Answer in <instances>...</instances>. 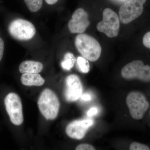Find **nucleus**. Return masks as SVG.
Listing matches in <instances>:
<instances>
[{
	"mask_svg": "<svg viewBox=\"0 0 150 150\" xmlns=\"http://www.w3.org/2000/svg\"><path fill=\"white\" fill-rule=\"evenodd\" d=\"M75 43L79 52L89 61L96 62L101 55L102 49L100 44L90 35L80 33L76 37Z\"/></svg>",
	"mask_w": 150,
	"mask_h": 150,
	"instance_id": "obj_1",
	"label": "nucleus"
},
{
	"mask_svg": "<svg viewBox=\"0 0 150 150\" xmlns=\"http://www.w3.org/2000/svg\"><path fill=\"white\" fill-rule=\"evenodd\" d=\"M38 105L41 114L47 120H54L57 117L60 108V102L56 93L51 90L46 88L42 92L38 98Z\"/></svg>",
	"mask_w": 150,
	"mask_h": 150,
	"instance_id": "obj_2",
	"label": "nucleus"
},
{
	"mask_svg": "<svg viewBox=\"0 0 150 150\" xmlns=\"http://www.w3.org/2000/svg\"><path fill=\"white\" fill-rule=\"evenodd\" d=\"M126 103L131 117L137 120L143 118L150 106L145 95L138 91H132L128 94Z\"/></svg>",
	"mask_w": 150,
	"mask_h": 150,
	"instance_id": "obj_3",
	"label": "nucleus"
},
{
	"mask_svg": "<svg viewBox=\"0 0 150 150\" xmlns=\"http://www.w3.org/2000/svg\"><path fill=\"white\" fill-rule=\"evenodd\" d=\"M122 77L128 80L137 79L144 82H150V66L145 65L143 61L136 60L125 65L122 69Z\"/></svg>",
	"mask_w": 150,
	"mask_h": 150,
	"instance_id": "obj_4",
	"label": "nucleus"
},
{
	"mask_svg": "<svg viewBox=\"0 0 150 150\" xmlns=\"http://www.w3.org/2000/svg\"><path fill=\"white\" fill-rule=\"evenodd\" d=\"M120 28V19L118 15L109 8L103 12V20L97 25V29L105 33L108 37L113 38L118 35Z\"/></svg>",
	"mask_w": 150,
	"mask_h": 150,
	"instance_id": "obj_5",
	"label": "nucleus"
},
{
	"mask_svg": "<svg viewBox=\"0 0 150 150\" xmlns=\"http://www.w3.org/2000/svg\"><path fill=\"white\" fill-rule=\"evenodd\" d=\"M8 32L16 40H27L33 38L36 29L33 23L23 19H16L10 23Z\"/></svg>",
	"mask_w": 150,
	"mask_h": 150,
	"instance_id": "obj_6",
	"label": "nucleus"
},
{
	"mask_svg": "<svg viewBox=\"0 0 150 150\" xmlns=\"http://www.w3.org/2000/svg\"><path fill=\"white\" fill-rule=\"evenodd\" d=\"M147 0H129L121 6L119 11L120 21L126 24L142 15Z\"/></svg>",
	"mask_w": 150,
	"mask_h": 150,
	"instance_id": "obj_7",
	"label": "nucleus"
},
{
	"mask_svg": "<svg viewBox=\"0 0 150 150\" xmlns=\"http://www.w3.org/2000/svg\"><path fill=\"white\" fill-rule=\"evenodd\" d=\"M4 103L11 123L16 126L22 124L23 121L22 104L18 95L14 93L8 94L5 98Z\"/></svg>",
	"mask_w": 150,
	"mask_h": 150,
	"instance_id": "obj_8",
	"label": "nucleus"
},
{
	"mask_svg": "<svg viewBox=\"0 0 150 150\" xmlns=\"http://www.w3.org/2000/svg\"><path fill=\"white\" fill-rule=\"evenodd\" d=\"M65 97L68 102H74L82 95L83 86L79 77L75 74L69 75L65 80Z\"/></svg>",
	"mask_w": 150,
	"mask_h": 150,
	"instance_id": "obj_9",
	"label": "nucleus"
},
{
	"mask_svg": "<svg viewBox=\"0 0 150 150\" xmlns=\"http://www.w3.org/2000/svg\"><path fill=\"white\" fill-rule=\"evenodd\" d=\"M90 25L88 15L81 8L75 11L68 24V28L72 33H82L84 32Z\"/></svg>",
	"mask_w": 150,
	"mask_h": 150,
	"instance_id": "obj_10",
	"label": "nucleus"
},
{
	"mask_svg": "<svg viewBox=\"0 0 150 150\" xmlns=\"http://www.w3.org/2000/svg\"><path fill=\"white\" fill-rule=\"evenodd\" d=\"M93 123L94 121L91 119L75 120L68 124L66 129V134L72 139H81Z\"/></svg>",
	"mask_w": 150,
	"mask_h": 150,
	"instance_id": "obj_11",
	"label": "nucleus"
},
{
	"mask_svg": "<svg viewBox=\"0 0 150 150\" xmlns=\"http://www.w3.org/2000/svg\"><path fill=\"white\" fill-rule=\"evenodd\" d=\"M43 64L40 62L33 61H25L22 62L19 67L21 73L38 74L43 70Z\"/></svg>",
	"mask_w": 150,
	"mask_h": 150,
	"instance_id": "obj_12",
	"label": "nucleus"
},
{
	"mask_svg": "<svg viewBox=\"0 0 150 150\" xmlns=\"http://www.w3.org/2000/svg\"><path fill=\"white\" fill-rule=\"evenodd\" d=\"M22 83L26 86H40L44 84L45 80L38 74L24 73L21 76Z\"/></svg>",
	"mask_w": 150,
	"mask_h": 150,
	"instance_id": "obj_13",
	"label": "nucleus"
},
{
	"mask_svg": "<svg viewBox=\"0 0 150 150\" xmlns=\"http://www.w3.org/2000/svg\"><path fill=\"white\" fill-rule=\"evenodd\" d=\"M76 62V59L74 54L71 53H67L65 54L64 60L61 65L64 69L69 71L74 67Z\"/></svg>",
	"mask_w": 150,
	"mask_h": 150,
	"instance_id": "obj_14",
	"label": "nucleus"
},
{
	"mask_svg": "<svg viewBox=\"0 0 150 150\" xmlns=\"http://www.w3.org/2000/svg\"><path fill=\"white\" fill-rule=\"evenodd\" d=\"M76 64L78 69L81 72L87 74L89 71L90 66L87 59L83 57L79 56L77 59Z\"/></svg>",
	"mask_w": 150,
	"mask_h": 150,
	"instance_id": "obj_15",
	"label": "nucleus"
},
{
	"mask_svg": "<svg viewBox=\"0 0 150 150\" xmlns=\"http://www.w3.org/2000/svg\"><path fill=\"white\" fill-rule=\"evenodd\" d=\"M27 7L32 12H35L42 7L43 0H24Z\"/></svg>",
	"mask_w": 150,
	"mask_h": 150,
	"instance_id": "obj_16",
	"label": "nucleus"
},
{
	"mask_svg": "<svg viewBox=\"0 0 150 150\" xmlns=\"http://www.w3.org/2000/svg\"><path fill=\"white\" fill-rule=\"evenodd\" d=\"M130 150H150V148L147 145L137 142L131 143L129 147Z\"/></svg>",
	"mask_w": 150,
	"mask_h": 150,
	"instance_id": "obj_17",
	"label": "nucleus"
},
{
	"mask_svg": "<svg viewBox=\"0 0 150 150\" xmlns=\"http://www.w3.org/2000/svg\"><path fill=\"white\" fill-rule=\"evenodd\" d=\"M76 150H95V148L92 145L89 144H83L79 145L76 148Z\"/></svg>",
	"mask_w": 150,
	"mask_h": 150,
	"instance_id": "obj_18",
	"label": "nucleus"
},
{
	"mask_svg": "<svg viewBox=\"0 0 150 150\" xmlns=\"http://www.w3.org/2000/svg\"><path fill=\"white\" fill-rule=\"evenodd\" d=\"M143 43L145 47L150 49V31L144 35Z\"/></svg>",
	"mask_w": 150,
	"mask_h": 150,
	"instance_id": "obj_19",
	"label": "nucleus"
},
{
	"mask_svg": "<svg viewBox=\"0 0 150 150\" xmlns=\"http://www.w3.org/2000/svg\"><path fill=\"white\" fill-rule=\"evenodd\" d=\"M4 49V43L3 39L0 38V62L2 59Z\"/></svg>",
	"mask_w": 150,
	"mask_h": 150,
	"instance_id": "obj_20",
	"label": "nucleus"
},
{
	"mask_svg": "<svg viewBox=\"0 0 150 150\" xmlns=\"http://www.w3.org/2000/svg\"><path fill=\"white\" fill-rule=\"evenodd\" d=\"M97 108H96V107H93L88 111L87 114L88 116L91 117V116L96 114L97 113Z\"/></svg>",
	"mask_w": 150,
	"mask_h": 150,
	"instance_id": "obj_21",
	"label": "nucleus"
},
{
	"mask_svg": "<svg viewBox=\"0 0 150 150\" xmlns=\"http://www.w3.org/2000/svg\"><path fill=\"white\" fill-rule=\"evenodd\" d=\"M81 98L83 100H85V101H88V100H91V96L88 94H85L81 96Z\"/></svg>",
	"mask_w": 150,
	"mask_h": 150,
	"instance_id": "obj_22",
	"label": "nucleus"
},
{
	"mask_svg": "<svg viewBox=\"0 0 150 150\" xmlns=\"http://www.w3.org/2000/svg\"><path fill=\"white\" fill-rule=\"evenodd\" d=\"M58 0H45L46 3L49 5H53L56 4Z\"/></svg>",
	"mask_w": 150,
	"mask_h": 150,
	"instance_id": "obj_23",
	"label": "nucleus"
},
{
	"mask_svg": "<svg viewBox=\"0 0 150 150\" xmlns=\"http://www.w3.org/2000/svg\"></svg>",
	"mask_w": 150,
	"mask_h": 150,
	"instance_id": "obj_24",
	"label": "nucleus"
}]
</instances>
